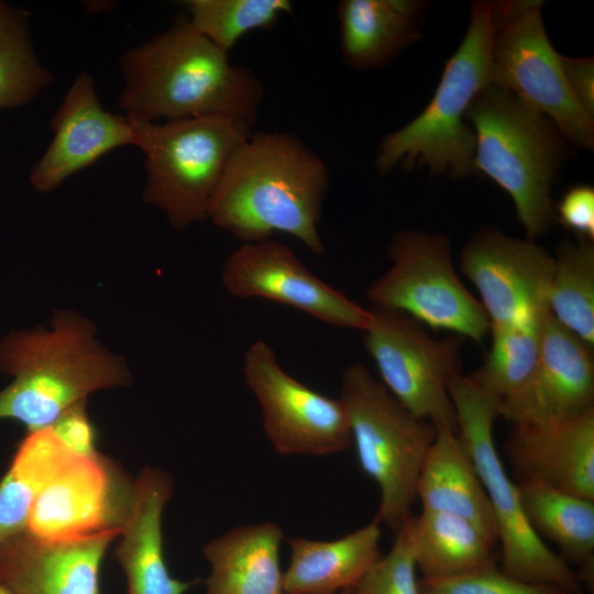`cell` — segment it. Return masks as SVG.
Listing matches in <instances>:
<instances>
[{"instance_id":"cell-37","label":"cell","mask_w":594,"mask_h":594,"mask_svg":"<svg viewBox=\"0 0 594 594\" xmlns=\"http://www.w3.org/2000/svg\"><path fill=\"white\" fill-rule=\"evenodd\" d=\"M0 594H13V593L9 591L6 586L0 584Z\"/></svg>"},{"instance_id":"cell-36","label":"cell","mask_w":594,"mask_h":594,"mask_svg":"<svg viewBox=\"0 0 594 594\" xmlns=\"http://www.w3.org/2000/svg\"><path fill=\"white\" fill-rule=\"evenodd\" d=\"M566 85L579 106L594 119V59L560 55Z\"/></svg>"},{"instance_id":"cell-12","label":"cell","mask_w":594,"mask_h":594,"mask_svg":"<svg viewBox=\"0 0 594 594\" xmlns=\"http://www.w3.org/2000/svg\"><path fill=\"white\" fill-rule=\"evenodd\" d=\"M243 378L257 400L265 435L285 455H327L352 446L346 407L289 375L263 340L245 351Z\"/></svg>"},{"instance_id":"cell-22","label":"cell","mask_w":594,"mask_h":594,"mask_svg":"<svg viewBox=\"0 0 594 594\" xmlns=\"http://www.w3.org/2000/svg\"><path fill=\"white\" fill-rule=\"evenodd\" d=\"M417 498L422 510L466 519L497 546V529L486 492L458 431L437 428L419 474Z\"/></svg>"},{"instance_id":"cell-18","label":"cell","mask_w":594,"mask_h":594,"mask_svg":"<svg viewBox=\"0 0 594 594\" xmlns=\"http://www.w3.org/2000/svg\"><path fill=\"white\" fill-rule=\"evenodd\" d=\"M120 532L45 541L21 531L0 542V584L13 594H100L102 560Z\"/></svg>"},{"instance_id":"cell-25","label":"cell","mask_w":594,"mask_h":594,"mask_svg":"<svg viewBox=\"0 0 594 594\" xmlns=\"http://www.w3.org/2000/svg\"><path fill=\"white\" fill-rule=\"evenodd\" d=\"M524 513L543 541L557 544L560 557L571 566L584 586L594 579V501L537 483H517Z\"/></svg>"},{"instance_id":"cell-8","label":"cell","mask_w":594,"mask_h":594,"mask_svg":"<svg viewBox=\"0 0 594 594\" xmlns=\"http://www.w3.org/2000/svg\"><path fill=\"white\" fill-rule=\"evenodd\" d=\"M341 399L360 466L380 487L375 518L397 532L411 516L421 466L437 428L411 414L361 363L344 370Z\"/></svg>"},{"instance_id":"cell-23","label":"cell","mask_w":594,"mask_h":594,"mask_svg":"<svg viewBox=\"0 0 594 594\" xmlns=\"http://www.w3.org/2000/svg\"><path fill=\"white\" fill-rule=\"evenodd\" d=\"M282 528L273 521L240 526L210 540L206 594H285L279 565Z\"/></svg>"},{"instance_id":"cell-11","label":"cell","mask_w":594,"mask_h":594,"mask_svg":"<svg viewBox=\"0 0 594 594\" xmlns=\"http://www.w3.org/2000/svg\"><path fill=\"white\" fill-rule=\"evenodd\" d=\"M369 310L364 346L381 383L416 417L436 428L457 431L448 381L459 372V352L465 339L457 334L436 339L406 314L373 306Z\"/></svg>"},{"instance_id":"cell-9","label":"cell","mask_w":594,"mask_h":594,"mask_svg":"<svg viewBox=\"0 0 594 594\" xmlns=\"http://www.w3.org/2000/svg\"><path fill=\"white\" fill-rule=\"evenodd\" d=\"M388 256L391 267L365 292L373 307L400 311L421 324L475 342L488 334V317L459 278L446 234L397 232Z\"/></svg>"},{"instance_id":"cell-10","label":"cell","mask_w":594,"mask_h":594,"mask_svg":"<svg viewBox=\"0 0 594 594\" xmlns=\"http://www.w3.org/2000/svg\"><path fill=\"white\" fill-rule=\"evenodd\" d=\"M541 1L493 2L491 84L547 117L573 146L593 150L594 119L572 96L542 22Z\"/></svg>"},{"instance_id":"cell-20","label":"cell","mask_w":594,"mask_h":594,"mask_svg":"<svg viewBox=\"0 0 594 594\" xmlns=\"http://www.w3.org/2000/svg\"><path fill=\"white\" fill-rule=\"evenodd\" d=\"M173 494L168 474L145 468L132 486L113 556L123 569L128 594H185L196 581L170 575L163 547L162 516Z\"/></svg>"},{"instance_id":"cell-21","label":"cell","mask_w":594,"mask_h":594,"mask_svg":"<svg viewBox=\"0 0 594 594\" xmlns=\"http://www.w3.org/2000/svg\"><path fill=\"white\" fill-rule=\"evenodd\" d=\"M381 534V522L374 518L331 541L289 539L290 562L283 573L285 594H339L353 588L382 558Z\"/></svg>"},{"instance_id":"cell-27","label":"cell","mask_w":594,"mask_h":594,"mask_svg":"<svg viewBox=\"0 0 594 594\" xmlns=\"http://www.w3.org/2000/svg\"><path fill=\"white\" fill-rule=\"evenodd\" d=\"M76 455L50 427L28 432L0 481V542L26 529L40 493Z\"/></svg>"},{"instance_id":"cell-33","label":"cell","mask_w":594,"mask_h":594,"mask_svg":"<svg viewBox=\"0 0 594 594\" xmlns=\"http://www.w3.org/2000/svg\"><path fill=\"white\" fill-rule=\"evenodd\" d=\"M419 594H570L562 587L517 580L497 564L446 579H419Z\"/></svg>"},{"instance_id":"cell-31","label":"cell","mask_w":594,"mask_h":594,"mask_svg":"<svg viewBox=\"0 0 594 594\" xmlns=\"http://www.w3.org/2000/svg\"><path fill=\"white\" fill-rule=\"evenodd\" d=\"M191 28L229 54L249 32L272 30L283 14L293 13L290 0H188Z\"/></svg>"},{"instance_id":"cell-3","label":"cell","mask_w":594,"mask_h":594,"mask_svg":"<svg viewBox=\"0 0 594 594\" xmlns=\"http://www.w3.org/2000/svg\"><path fill=\"white\" fill-rule=\"evenodd\" d=\"M0 369L13 376L0 392V419L19 421L28 432L51 427L89 394L130 381L127 364L99 344L94 324L69 311L55 314L51 329L6 337Z\"/></svg>"},{"instance_id":"cell-17","label":"cell","mask_w":594,"mask_h":594,"mask_svg":"<svg viewBox=\"0 0 594 594\" xmlns=\"http://www.w3.org/2000/svg\"><path fill=\"white\" fill-rule=\"evenodd\" d=\"M53 140L30 170L38 193H50L69 176L114 148L136 144L132 120L107 111L92 76L79 73L51 119Z\"/></svg>"},{"instance_id":"cell-4","label":"cell","mask_w":594,"mask_h":594,"mask_svg":"<svg viewBox=\"0 0 594 594\" xmlns=\"http://www.w3.org/2000/svg\"><path fill=\"white\" fill-rule=\"evenodd\" d=\"M475 135L474 173L494 180L513 199L527 238L556 219L551 188L564 161V139L554 124L515 94L490 84L468 111Z\"/></svg>"},{"instance_id":"cell-35","label":"cell","mask_w":594,"mask_h":594,"mask_svg":"<svg viewBox=\"0 0 594 594\" xmlns=\"http://www.w3.org/2000/svg\"><path fill=\"white\" fill-rule=\"evenodd\" d=\"M50 428L76 454H99L96 449V429L87 415L86 402L69 408Z\"/></svg>"},{"instance_id":"cell-38","label":"cell","mask_w":594,"mask_h":594,"mask_svg":"<svg viewBox=\"0 0 594 594\" xmlns=\"http://www.w3.org/2000/svg\"><path fill=\"white\" fill-rule=\"evenodd\" d=\"M339 594H349V593H348L346 591H344V592H341V593H339Z\"/></svg>"},{"instance_id":"cell-32","label":"cell","mask_w":594,"mask_h":594,"mask_svg":"<svg viewBox=\"0 0 594 594\" xmlns=\"http://www.w3.org/2000/svg\"><path fill=\"white\" fill-rule=\"evenodd\" d=\"M417 566L407 520L389 552L371 568L349 594H419Z\"/></svg>"},{"instance_id":"cell-2","label":"cell","mask_w":594,"mask_h":594,"mask_svg":"<svg viewBox=\"0 0 594 594\" xmlns=\"http://www.w3.org/2000/svg\"><path fill=\"white\" fill-rule=\"evenodd\" d=\"M119 107L146 121L221 117L254 127L264 100L262 79L196 32L186 14L119 59Z\"/></svg>"},{"instance_id":"cell-6","label":"cell","mask_w":594,"mask_h":594,"mask_svg":"<svg viewBox=\"0 0 594 594\" xmlns=\"http://www.w3.org/2000/svg\"><path fill=\"white\" fill-rule=\"evenodd\" d=\"M448 393L455 411L457 431L473 460L493 512L501 546V570L520 581L583 594L576 571L530 527L517 483L501 460L494 440L501 400L460 372L450 376Z\"/></svg>"},{"instance_id":"cell-13","label":"cell","mask_w":594,"mask_h":594,"mask_svg":"<svg viewBox=\"0 0 594 594\" xmlns=\"http://www.w3.org/2000/svg\"><path fill=\"white\" fill-rule=\"evenodd\" d=\"M460 267L479 292L490 329L550 312L554 256L535 240L483 227L464 245Z\"/></svg>"},{"instance_id":"cell-30","label":"cell","mask_w":594,"mask_h":594,"mask_svg":"<svg viewBox=\"0 0 594 594\" xmlns=\"http://www.w3.org/2000/svg\"><path fill=\"white\" fill-rule=\"evenodd\" d=\"M549 314L517 323L492 327V343L486 358L469 377L499 400L517 391L538 362L543 322Z\"/></svg>"},{"instance_id":"cell-15","label":"cell","mask_w":594,"mask_h":594,"mask_svg":"<svg viewBox=\"0 0 594 594\" xmlns=\"http://www.w3.org/2000/svg\"><path fill=\"white\" fill-rule=\"evenodd\" d=\"M131 494L102 455H76L40 493L25 530L45 541H70L121 527Z\"/></svg>"},{"instance_id":"cell-16","label":"cell","mask_w":594,"mask_h":594,"mask_svg":"<svg viewBox=\"0 0 594 594\" xmlns=\"http://www.w3.org/2000/svg\"><path fill=\"white\" fill-rule=\"evenodd\" d=\"M593 349L550 312L538 362L526 382L499 402V417L513 425H542L594 410Z\"/></svg>"},{"instance_id":"cell-24","label":"cell","mask_w":594,"mask_h":594,"mask_svg":"<svg viewBox=\"0 0 594 594\" xmlns=\"http://www.w3.org/2000/svg\"><path fill=\"white\" fill-rule=\"evenodd\" d=\"M422 3L410 0H342L337 6L340 51L354 69L378 68L420 36Z\"/></svg>"},{"instance_id":"cell-26","label":"cell","mask_w":594,"mask_h":594,"mask_svg":"<svg viewBox=\"0 0 594 594\" xmlns=\"http://www.w3.org/2000/svg\"><path fill=\"white\" fill-rule=\"evenodd\" d=\"M407 525L422 579L453 578L496 564V544L466 519L421 510Z\"/></svg>"},{"instance_id":"cell-34","label":"cell","mask_w":594,"mask_h":594,"mask_svg":"<svg viewBox=\"0 0 594 594\" xmlns=\"http://www.w3.org/2000/svg\"><path fill=\"white\" fill-rule=\"evenodd\" d=\"M556 219L578 237L594 241V188L570 187L554 207Z\"/></svg>"},{"instance_id":"cell-19","label":"cell","mask_w":594,"mask_h":594,"mask_svg":"<svg viewBox=\"0 0 594 594\" xmlns=\"http://www.w3.org/2000/svg\"><path fill=\"white\" fill-rule=\"evenodd\" d=\"M505 455L516 483L537 482L594 501V410L542 425H513Z\"/></svg>"},{"instance_id":"cell-28","label":"cell","mask_w":594,"mask_h":594,"mask_svg":"<svg viewBox=\"0 0 594 594\" xmlns=\"http://www.w3.org/2000/svg\"><path fill=\"white\" fill-rule=\"evenodd\" d=\"M549 309L553 318L594 348V243L561 242L554 256Z\"/></svg>"},{"instance_id":"cell-14","label":"cell","mask_w":594,"mask_h":594,"mask_svg":"<svg viewBox=\"0 0 594 594\" xmlns=\"http://www.w3.org/2000/svg\"><path fill=\"white\" fill-rule=\"evenodd\" d=\"M221 280L235 298L272 300L330 326L364 331L371 320L369 309L311 273L276 240L242 243L224 261Z\"/></svg>"},{"instance_id":"cell-1","label":"cell","mask_w":594,"mask_h":594,"mask_svg":"<svg viewBox=\"0 0 594 594\" xmlns=\"http://www.w3.org/2000/svg\"><path fill=\"white\" fill-rule=\"evenodd\" d=\"M328 186L326 162L298 135L253 131L229 160L207 219L242 243L283 233L323 255L319 223Z\"/></svg>"},{"instance_id":"cell-29","label":"cell","mask_w":594,"mask_h":594,"mask_svg":"<svg viewBox=\"0 0 594 594\" xmlns=\"http://www.w3.org/2000/svg\"><path fill=\"white\" fill-rule=\"evenodd\" d=\"M52 79L36 55L29 13L0 0V110L28 105Z\"/></svg>"},{"instance_id":"cell-7","label":"cell","mask_w":594,"mask_h":594,"mask_svg":"<svg viewBox=\"0 0 594 594\" xmlns=\"http://www.w3.org/2000/svg\"><path fill=\"white\" fill-rule=\"evenodd\" d=\"M130 118L144 155L143 201L160 208L176 230L206 220L229 160L253 127L221 117L163 123Z\"/></svg>"},{"instance_id":"cell-5","label":"cell","mask_w":594,"mask_h":594,"mask_svg":"<svg viewBox=\"0 0 594 594\" xmlns=\"http://www.w3.org/2000/svg\"><path fill=\"white\" fill-rule=\"evenodd\" d=\"M495 23L493 2L472 4L468 31L447 61L427 107L410 122L383 136L375 160L377 173L394 167L426 166L431 174L460 178L474 173L475 135L468 111L491 84V52Z\"/></svg>"}]
</instances>
